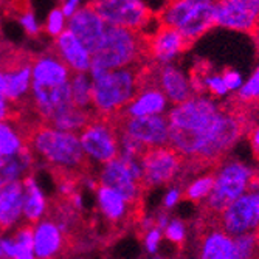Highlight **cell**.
Segmentation results:
<instances>
[{
  "label": "cell",
  "instance_id": "1",
  "mask_svg": "<svg viewBox=\"0 0 259 259\" xmlns=\"http://www.w3.org/2000/svg\"><path fill=\"white\" fill-rule=\"evenodd\" d=\"M169 146L203 166L218 164L245 134V115L224 109L214 97L196 93L166 112Z\"/></svg>",
  "mask_w": 259,
  "mask_h": 259
},
{
  "label": "cell",
  "instance_id": "2",
  "mask_svg": "<svg viewBox=\"0 0 259 259\" xmlns=\"http://www.w3.org/2000/svg\"><path fill=\"white\" fill-rule=\"evenodd\" d=\"M28 145L37 160L52 169H62L81 176H89L92 161L84 152L79 134L50 127L44 123H33L28 131Z\"/></svg>",
  "mask_w": 259,
  "mask_h": 259
},
{
  "label": "cell",
  "instance_id": "3",
  "mask_svg": "<svg viewBox=\"0 0 259 259\" xmlns=\"http://www.w3.org/2000/svg\"><path fill=\"white\" fill-rule=\"evenodd\" d=\"M146 62H149L148 36L140 30L107 23L101 44L92 53L90 67L113 70Z\"/></svg>",
  "mask_w": 259,
  "mask_h": 259
},
{
  "label": "cell",
  "instance_id": "4",
  "mask_svg": "<svg viewBox=\"0 0 259 259\" xmlns=\"http://www.w3.org/2000/svg\"><path fill=\"white\" fill-rule=\"evenodd\" d=\"M141 65L113 68L93 79L92 106L98 115L116 116L132 101L140 89Z\"/></svg>",
  "mask_w": 259,
  "mask_h": 259
},
{
  "label": "cell",
  "instance_id": "5",
  "mask_svg": "<svg viewBox=\"0 0 259 259\" xmlns=\"http://www.w3.org/2000/svg\"><path fill=\"white\" fill-rule=\"evenodd\" d=\"M218 0H169L158 14L160 23L179 30L193 44L216 27Z\"/></svg>",
  "mask_w": 259,
  "mask_h": 259
},
{
  "label": "cell",
  "instance_id": "6",
  "mask_svg": "<svg viewBox=\"0 0 259 259\" xmlns=\"http://www.w3.org/2000/svg\"><path fill=\"white\" fill-rule=\"evenodd\" d=\"M254 176L256 174L250 166L238 160L222 161L214 171L213 190L202 202L203 213L209 219H214L230 202L248 190Z\"/></svg>",
  "mask_w": 259,
  "mask_h": 259
},
{
  "label": "cell",
  "instance_id": "7",
  "mask_svg": "<svg viewBox=\"0 0 259 259\" xmlns=\"http://www.w3.org/2000/svg\"><path fill=\"white\" fill-rule=\"evenodd\" d=\"M79 140L92 163L104 164L120 155L118 127L110 116L97 113L79 132Z\"/></svg>",
  "mask_w": 259,
  "mask_h": 259
},
{
  "label": "cell",
  "instance_id": "8",
  "mask_svg": "<svg viewBox=\"0 0 259 259\" xmlns=\"http://www.w3.org/2000/svg\"><path fill=\"white\" fill-rule=\"evenodd\" d=\"M231 236L259 233V186H250L221 213L209 219Z\"/></svg>",
  "mask_w": 259,
  "mask_h": 259
},
{
  "label": "cell",
  "instance_id": "9",
  "mask_svg": "<svg viewBox=\"0 0 259 259\" xmlns=\"http://www.w3.org/2000/svg\"><path fill=\"white\" fill-rule=\"evenodd\" d=\"M185 157L172 146L149 148L141 155L143 164V188L152 190L157 186L169 185L182 176L185 168Z\"/></svg>",
  "mask_w": 259,
  "mask_h": 259
},
{
  "label": "cell",
  "instance_id": "10",
  "mask_svg": "<svg viewBox=\"0 0 259 259\" xmlns=\"http://www.w3.org/2000/svg\"><path fill=\"white\" fill-rule=\"evenodd\" d=\"M118 131L134 137L141 145L158 148L169 145V121L166 113L145 115V116H112Z\"/></svg>",
  "mask_w": 259,
  "mask_h": 259
},
{
  "label": "cell",
  "instance_id": "11",
  "mask_svg": "<svg viewBox=\"0 0 259 259\" xmlns=\"http://www.w3.org/2000/svg\"><path fill=\"white\" fill-rule=\"evenodd\" d=\"M90 5L109 25H118L145 33L151 11L145 0H92Z\"/></svg>",
  "mask_w": 259,
  "mask_h": 259
},
{
  "label": "cell",
  "instance_id": "12",
  "mask_svg": "<svg viewBox=\"0 0 259 259\" xmlns=\"http://www.w3.org/2000/svg\"><path fill=\"white\" fill-rule=\"evenodd\" d=\"M33 59L34 58L28 55L16 53L0 61L5 70V81H7L5 97L17 107L23 104H30Z\"/></svg>",
  "mask_w": 259,
  "mask_h": 259
},
{
  "label": "cell",
  "instance_id": "13",
  "mask_svg": "<svg viewBox=\"0 0 259 259\" xmlns=\"http://www.w3.org/2000/svg\"><path fill=\"white\" fill-rule=\"evenodd\" d=\"M259 23V0H218L216 27L251 34Z\"/></svg>",
  "mask_w": 259,
  "mask_h": 259
},
{
  "label": "cell",
  "instance_id": "14",
  "mask_svg": "<svg viewBox=\"0 0 259 259\" xmlns=\"http://www.w3.org/2000/svg\"><path fill=\"white\" fill-rule=\"evenodd\" d=\"M98 182L101 185L112 188L116 193H120L131 205L140 208L146 190L143 188V185H141V182H138L134 177V174L131 172L127 166V163L120 155L101 164Z\"/></svg>",
  "mask_w": 259,
  "mask_h": 259
},
{
  "label": "cell",
  "instance_id": "15",
  "mask_svg": "<svg viewBox=\"0 0 259 259\" xmlns=\"http://www.w3.org/2000/svg\"><path fill=\"white\" fill-rule=\"evenodd\" d=\"M191 44L176 28L160 23L152 34L148 36V56L149 61L163 65L174 62L180 55H183Z\"/></svg>",
  "mask_w": 259,
  "mask_h": 259
},
{
  "label": "cell",
  "instance_id": "16",
  "mask_svg": "<svg viewBox=\"0 0 259 259\" xmlns=\"http://www.w3.org/2000/svg\"><path fill=\"white\" fill-rule=\"evenodd\" d=\"M152 76L171 104L183 103L197 93L191 76H188L182 68L174 65V62L163 65L152 62Z\"/></svg>",
  "mask_w": 259,
  "mask_h": 259
},
{
  "label": "cell",
  "instance_id": "17",
  "mask_svg": "<svg viewBox=\"0 0 259 259\" xmlns=\"http://www.w3.org/2000/svg\"><path fill=\"white\" fill-rule=\"evenodd\" d=\"M106 27L107 23L104 22V19L90 4L76 10L73 16L68 17V30L81 40V44L90 53L95 52L101 44Z\"/></svg>",
  "mask_w": 259,
  "mask_h": 259
},
{
  "label": "cell",
  "instance_id": "18",
  "mask_svg": "<svg viewBox=\"0 0 259 259\" xmlns=\"http://www.w3.org/2000/svg\"><path fill=\"white\" fill-rule=\"evenodd\" d=\"M97 205L100 214L113 227H121L140 219L137 206L131 205L120 193L101 183L97 188Z\"/></svg>",
  "mask_w": 259,
  "mask_h": 259
},
{
  "label": "cell",
  "instance_id": "19",
  "mask_svg": "<svg viewBox=\"0 0 259 259\" xmlns=\"http://www.w3.org/2000/svg\"><path fill=\"white\" fill-rule=\"evenodd\" d=\"M25 183L23 179L13 180L0 188V234L13 231L23 221Z\"/></svg>",
  "mask_w": 259,
  "mask_h": 259
},
{
  "label": "cell",
  "instance_id": "20",
  "mask_svg": "<svg viewBox=\"0 0 259 259\" xmlns=\"http://www.w3.org/2000/svg\"><path fill=\"white\" fill-rule=\"evenodd\" d=\"M68 248L70 239L58 227V224L49 214H45L34 225V256L40 259L56 257L62 256Z\"/></svg>",
  "mask_w": 259,
  "mask_h": 259
},
{
  "label": "cell",
  "instance_id": "21",
  "mask_svg": "<svg viewBox=\"0 0 259 259\" xmlns=\"http://www.w3.org/2000/svg\"><path fill=\"white\" fill-rule=\"evenodd\" d=\"M213 225L205 228L199 239V257L203 259H238L234 236L224 231L213 221Z\"/></svg>",
  "mask_w": 259,
  "mask_h": 259
},
{
  "label": "cell",
  "instance_id": "22",
  "mask_svg": "<svg viewBox=\"0 0 259 259\" xmlns=\"http://www.w3.org/2000/svg\"><path fill=\"white\" fill-rule=\"evenodd\" d=\"M72 68L58 55V52H47L33 59L31 81L42 85H59L72 78Z\"/></svg>",
  "mask_w": 259,
  "mask_h": 259
},
{
  "label": "cell",
  "instance_id": "23",
  "mask_svg": "<svg viewBox=\"0 0 259 259\" xmlns=\"http://www.w3.org/2000/svg\"><path fill=\"white\" fill-rule=\"evenodd\" d=\"M55 50L72 68V72H89L92 65V53L81 44V40L65 28L55 40Z\"/></svg>",
  "mask_w": 259,
  "mask_h": 259
},
{
  "label": "cell",
  "instance_id": "24",
  "mask_svg": "<svg viewBox=\"0 0 259 259\" xmlns=\"http://www.w3.org/2000/svg\"><path fill=\"white\" fill-rule=\"evenodd\" d=\"M36 160L37 158L30 145L22 148L19 152L0 160V188L13 180L23 179L25 176L31 174Z\"/></svg>",
  "mask_w": 259,
  "mask_h": 259
},
{
  "label": "cell",
  "instance_id": "25",
  "mask_svg": "<svg viewBox=\"0 0 259 259\" xmlns=\"http://www.w3.org/2000/svg\"><path fill=\"white\" fill-rule=\"evenodd\" d=\"M31 124L22 120L0 121V160L19 152L28 145V131Z\"/></svg>",
  "mask_w": 259,
  "mask_h": 259
},
{
  "label": "cell",
  "instance_id": "26",
  "mask_svg": "<svg viewBox=\"0 0 259 259\" xmlns=\"http://www.w3.org/2000/svg\"><path fill=\"white\" fill-rule=\"evenodd\" d=\"M95 115H97V112L93 107L92 109H82V107H78L76 104H70L68 107L55 113L52 118L44 121V124L55 127V129H59V131L79 134Z\"/></svg>",
  "mask_w": 259,
  "mask_h": 259
},
{
  "label": "cell",
  "instance_id": "27",
  "mask_svg": "<svg viewBox=\"0 0 259 259\" xmlns=\"http://www.w3.org/2000/svg\"><path fill=\"white\" fill-rule=\"evenodd\" d=\"M25 183V202H23V221L36 225L47 214V200L34 179V174L23 177Z\"/></svg>",
  "mask_w": 259,
  "mask_h": 259
},
{
  "label": "cell",
  "instance_id": "28",
  "mask_svg": "<svg viewBox=\"0 0 259 259\" xmlns=\"http://www.w3.org/2000/svg\"><path fill=\"white\" fill-rule=\"evenodd\" d=\"M70 87H72L73 104L82 109L93 107V79L89 72H73L70 78Z\"/></svg>",
  "mask_w": 259,
  "mask_h": 259
},
{
  "label": "cell",
  "instance_id": "29",
  "mask_svg": "<svg viewBox=\"0 0 259 259\" xmlns=\"http://www.w3.org/2000/svg\"><path fill=\"white\" fill-rule=\"evenodd\" d=\"M14 247L16 259H31L34 256V225L30 222H20L13 233L10 231Z\"/></svg>",
  "mask_w": 259,
  "mask_h": 259
},
{
  "label": "cell",
  "instance_id": "30",
  "mask_svg": "<svg viewBox=\"0 0 259 259\" xmlns=\"http://www.w3.org/2000/svg\"><path fill=\"white\" fill-rule=\"evenodd\" d=\"M213 186H214V172H206V174L197 176L185 186L183 197L190 202L202 203L208 197L211 190H213Z\"/></svg>",
  "mask_w": 259,
  "mask_h": 259
},
{
  "label": "cell",
  "instance_id": "31",
  "mask_svg": "<svg viewBox=\"0 0 259 259\" xmlns=\"http://www.w3.org/2000/svg\"><path fill=\"white\" fill-rule=\"evenodd\" d=\"M236 101L239 106H250L259 103V65L251 76L244 81L242 87L236 92Z\"/></svg>",
  "mask_w": 259,
  "mask_h": 259
},
{
  "label": "cell",
  "instance_id": "32",
  "mask_svg": "<svg viewBox=\"0 0 259 259\" xmlns=\"http://www.w3.org/2000/svg\"><path fill=\"white\" fill-rule=\"evenodd\" d=\"M238 259H250L259 256V233H248L234 236Z\"/></svg>",
  "mask_w": 259,
  "mask_h": 259
},
{
  "label": "cell",
  "instance_id": "33",
  "mask_svg": "<svg viewBox=\"0 0 259 259\" xmlns=\"http://www.w3.org/2000/svg\"><path fill=\"white\" fill-rule=\"evenodd\" d=\"M163 236L169 242L182 247L186 242V225L180 219H171L163 230Z\"/></svg>",
  "mask_w": 259,
  "mask_h": 259
},
{
  "label": "cell",
  "instance_id": "34",
  "mask_svg": "<svg viewBox=\"0 0 259 259\" xmlns=\"http://www.w3.org/2000/svg\"><path fill=\"white\" fill-rule=\"evenodd\" d=\"M161 239H163V230L158 228L157 225H154V227L143 231V245H145V250L149 254H157L158 253Z\"/></svg>",
  "mask_w": 259,
  "mask_h": 259
},
{
  "label": "cell",
  "instance_id": "35",
  "mask_svg": "<svg viewBox=\"0 0 259 259\" xmlns=\"http://www.w3.org/2000/svg\"><path fill=\"white\" fill-rule=\"evenodd\" d=\"M65 16L62 13V8H55L50 11L49 19H47V31L50 36H59L65 30Z\"/></svg>",
  "mask_w": 259,
  "mask_h": 259
},
{
  "label": "cell",
  "instance_id": "36",
  "mask_svg": "<svg viewBox=\"0 0 259 259\" xmlns=\"http://www.w3.org/2000/svg\"><path fill=\"white\" fill-rule=\"evenodd\" d=\"M222 76H224V81H225V84H227V87H228L230 92H234V93H236V92L242 87V84H244L242 75L238 72V70H234V68H227V70H224V72H222Z\"/></svg>",
  "mask_w": 259,
  "mask_h": 259
},
{
  "label": "cell",
  "instance_id": "37",
  "mask_svg": "<svg viewBox=\"0 0 259 259\" xmlns=\"http://www.w3.org/2000/svg\"><path fill=\"white\" fill-rule=\"evenodd\" d=\"M182 197H183V190H182V188L177 186V185L171 186L169 190L166 191V194H164V197H163L164 209H172L182 200Z\"/></svg>",
  "mask_w": 259,
  "mask_h": 259
},
{
  "label": "cell",
  "instance_id": "38",
  "mask_svg": "<svg viewBox=\"0 0 259 259\" xmlns=\"http://www.w3.org/2000/svg\"><path fill=\"white\" fill-rule=\"evenodd\" d=\"M20 23H22V27L25 28V31L30 36H37L39 34V25H37V22H36V19H34L31 11H27V13L20 14Z\"/></svg>",
  "mask_w": 259,
  "mask_h": 259
},
{
  "label": "cell",
  "instance_id": "39",
  "mask_svg": "<svg viewBox=\"0 0 259 259\" xmlns=\"http://www.w3.org/2000/svg\"><path fill=\"white\" fill-rule=\"evenodd\" d=\"M248 140H250V145H251V149H253L254 155L259 158V126L253 127L248 132Z\"/></svg>",
  "mask_w": 259,
  "mask_h": 259
},
{
  "label": "cell",
  "instance_id": "40",
  "mask_svg": "<svg viewBox=\"0 0 259 259\" xmlns=\"http://www.w3.org/2000/svg\"><path fill=\"white\" fill-rule=\"evenodd\" d=\"M78 4L79 0H65V4L62 5V13L65 17H70L73 16V13L78 10Z\"/></svg>",
  "mask_w": 259,
  "mask_h": 259
},
{
  "label": "cell",
  "instance_id": "41",
  "mask_svg": "<svg viewBox=\"0 0 259 259\" xmlns=\"http://www.w3.org/2000/svg\"><path fill=\"white\" fill-rule=\"evenodd\" d=\"M154 219H155V225H157L158 228H161V230H164V227H166L168 222L171 221L169 214H168V213H164V211H163V213H158Z\"/></svg>",
  "mask_w": 259,
  "mask_h": 259
},
{
  "label": "cell",
  "instance_id": "42",
  "mask_svg": "<svg viewBox=\"0 0 259 259\" xmlns=\"http://www.w3.org/2000/svg\"><path fill=\"white\" fill-rule=\"evenodd\" d=\"M5 93H7V81H5V70L2 67V62H0V97H5Z\"/></svg>",
  "mask_w": 259,
  "mask_h": 259
},
{
  "label": "cell",
  "instance_id": "43",
  "mask_svg": "<svg viewBox=\"0 0 259 259\" xmlns=\"http://www.w3.org/2000/svg\"><path fill=\"white\" fill-rule=\"evenodd\" d=\"M251 37H253V40H254V44H256V49H257V52H259V23H257V27L254 28V31L251 33Z\"/></svg>",
  "mask_w": 259,
  "mask_h": 259
}]
</instances>
